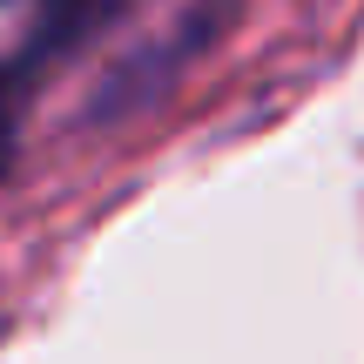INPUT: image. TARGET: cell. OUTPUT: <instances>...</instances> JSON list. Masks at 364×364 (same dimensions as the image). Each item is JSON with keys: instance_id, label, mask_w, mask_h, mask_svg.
<instances>
[{"instance_id": "6da1fadb", "label": "cell", "mask_w": 364, "mask_h": 364, "mask_svg": "<svg viewBox=\"0 0 364 364\" xmlns=\"http://www.w3.org/2000/svg\"><path fill=\"white\" fill-rule=\"evenodd\" d=\"M95 14H108V0H54V27H61V34L68 27H88Z\"/></svg>"}, {"instance_id": "7a4b0ae2", "label": "cell", "mask_w": 364, "mask_h": 364, "mask_svg": "<svg viewBox=\"0 0 364 364\" xmlns=\"http://www.w3.org/2000/svg\"><path fill=\"white\" fill-rule=\"evenodd\" d=\"M7 149H14V108L0 102V169H7Z\"/></svg>"}]
</instances>
